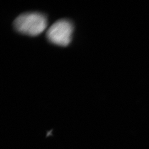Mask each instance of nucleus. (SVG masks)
I'll return each instance as SVG.
<instances>
[{
  "label": "nucleus",
  "instance_id": "nucleus-1",
  "mask_svg": "<svg viewBox=\"0 0 149 149\" xmlns=\"http://www.w3.org/2000/svg\"><path fill=\"white\" fill-rule=\"evenodd\" d=\"M16 31L31 36L40 34L47 26V19L42 14L26 13L19 16L14 22Z\"/></svg>",
  "mask_w": 149,
  "mask_h": 149
},
{
  "label": "nucleus",
  "instance_id": "nucleus-2",
  "mask_svg": "<svg viewBox=\"0 0 149 149\" xmlns=\"http://www.w3.org/2000/svg\"><path fill=\"white\" fill-rule=\"evenodd\" d=\"M73 32L72 23L67 19L56 21L47 32L48 40L54 44L67 46L72 40Z\"/></svg>",
  "mask_w": 149,
  "mask_h": 149
}]
</instances>
